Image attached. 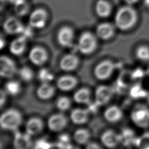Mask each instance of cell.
Listing matches in <instances>:
<instances>
[{
    "label": "cell",
    "instance_id": "cell-31",
    "mask_svg": "<svg viewBox=\"0 0 149 149\" xmlns=\"http://www.w3.org/2000/svg\"><path fill=\"white\" fill-rule=\"evenodd\" d=\"M56 108L61 111L68 110L71 106V100L66 96L59 97L56 102Z\"/></svg>",
    "mask_w": 149,
    "mask_h": 149
},
{
    "label": "cell",
    "instance_id": "cell-27",
    "mask_svg": "<svg viewBox=\"0 0 149 149\" xmlns=\"http://www.w3.org/2000/svg\"><path fill=\"white\" fill-rule=\"evenodd\" d=\"M135 57L142 63H149V46L147 45L138 46L135 50Z\"/></svg>",
    "mask_w": 149,
    "mask_h": 149
},
{
    "label": "cell",
    "instance_id": "cell-13",
    "mask_svg": "<svg viewBox=\"0 0 149 149\" xmlns=\"http://www.w3.org/2000/svg\"><path fill=\"white\" fill-rule=\"evenodd\" d=\"M15 149H30L33 146V141L31 136L27 134L15 131L13 143Z\"/></svg>",
    "mask_w": 149,
    "mask_h": 149
},
{
    "label": "cell",
    "instance_id": "cell-29",
    "mask_svg": "<svg viewBox=\"0 0 149 149\" xmlns=\"http://www.w3.org/2000/svg\"><path fill=\"white\" fill-rule=\"evenodd\" d=\"M134 146L137 149H149V130H146L137 136Z\"/></svg>",
    "mask_w": 149,
    "mask_h": 149
},
{
    "label": "cell",
    "instance_id": "cell-2",
    "mask_svg": "<svg viewBox=\"0 0 149 149\" xmlns=\"http://www.w3.org/2000/svg\"><path fill=\"white\" fill-rule=\"evenodd\" d=\"M130 118L133 123L144 130L149 129V105L146 103H138L132 108Z\"/></svg>",
    "mask_w": 149,
    "mask_h": 149
},
{
    "label": "cell",
    "instance_id": "cell-22",
    "mask_svg": "<svg viewBox=\"0 0 149 149\" xmlns=\"http://www.w3.org/2000/svg\"><path fill=\"white\" fill-rule=\"evenodd\" d=\"M55 87L49 83H42L37 88L36 94L41 100H47L51 98L55 94Z\"/></svg>",
    "mask_w": 149,
    "mask_h": 149
},
{
    "label": "cell",
    "instance_id": "cell-7",
    "mask_svg": "<svg viewBox=\"0 0 149 149\" xmlns=\"http://www.w3.org/2000/svg\"><path fill=\"white\" fill-rule=\"evenodd\" d=\"M47 20V12L42 8L33 10L30 15L29 22L30 27L35 29L43 28Z\"/></svg>",
    "mask_w": 149,
    "mask_h": 149
},
{
    "label": "cell",
    "instance_id": "cell-23",
    "mask_svg": "<svg viewBox=\"0 0 149 149\" xmlns=\"http://www.w3.org/2000/svg\"><path fill=\"white\" fill-rule=\"evenodd\" d=\"M97 15L101 17L109 16L112 11V6L107 0H98L95 6Z\"/></svg>",
    "mask_w": 149,
    "mask_h": 149
},
{
    "label": "cell",
    "instance_id": "cell-33",
    "mask_svg": "<svg viewBox=\"0 0 149 149\" xmlns=\"http://www.w3.org/2000/svg\"><path fill=\"white\" fill-rule=\"evenodd\" d=\"M19 74L20 78L24 81H30L34 77V73L32 69L26 66H23L19 70Z\"/></svg>",
    "mask_w": 149,
    "mask_h": 149
},
{
    "label": "cell",
    "instance_id": "cell-16",
    "mask_svg": "<svg viewBox=\"0 0 149 149\" xmlns=\"http://www.w3.org/2000/svg\"><path fill=\"white\" fill-rule=\"evenodd\" d=\"M78 84L77 78L72 75H63L58 78L56 81L57 87L63 91L73 90Z\"/></svg>",
    "mask_w": 149,
    "mask_h": 149
},
{
    "label": "cell",
    "instance_id": "cell-19",
    "mask_svg": "<svg viewBox=\"0 0 149 149\" xmlns=\"http://www.w3.org/2000/svg\"><path fill=\"white\" fill-rule=\"evenodd\" d=\"M104 117L107 121L110 123H116L122 119L123 112L117 105L108 107L104 112Z\"/></svg>",
    "mask_w": 149,
    "mask_h": 149
},
{
    "label": "cell",
    "instance_id": "cell-30",
    "mask_svg": "<svg viewBox=\"0 0 149 149\" xmlns=\"http://www.w3.org/2000/svg\"><path fill=\"white\" fill-rule=\"evenodd\" d=\"M20 84L16 80H10L5 86V91L13 96L17 95L20 92Z\"/></svg>",
    "mask_w": 149,
    "mask_h": 149
},
{
    "label": "cell",
    "instance_id": "cell-18",
    "mask_svg": "<svg viewBox=\"0 0 149 149\" xmlns=\"http://www.w3.org/2000/svg\"><path fill=\"white\" fill-rule=\"evenodd\" d=\"M115 26L110 23L104 22L98 24L96 28L97 36L104 40H107L113 36Z\"/></svg>",
    "mask_w": 149,
    "mask_h": 149
},
{
    "label": "cell",
    "instance_id": "cell-1",
    "mask_svg": "<svg viewBox=\"0 0 149 149\" xmlns=\"http://www.w3.org/2000/svg\"><path fill=\"white\" fill-rule=\"evenodd\" d=\"M138 14L130 5L123 6L117 10L115 16V24L120 30L126 31L132 29L137 23Z\"/></svg>",
    "mask_w": 149,
    "mask_h": 149
},
{
    "label": "cell",
    "instance_id": "cell-9",
    "mask_svg": "<svg viewBox=\"0 0 149 149\" xmlns=\"http://www.w3.org/2000/svg\"><path fill=\"white\" fill-rule=\"evenodd\" d=\"M113 90L111 87L101 85L98 86L95 91V102L97 105H104L109 102L112 98Z\"/></svg>",
    "mask_w": 149,
    "mask_h": 149
},
{
    "label": "cell",
    "instance_id": "cell-36",
    "mask_svg": "<svg viewBox=\"0 0 149 149\" xmlns=\"http://www.w3.org/2000/svg\"><path fill=\"white\" fill-rule=\"evenodd\" d=\"M85 149H102L101 147L95 142H90L87 144Z\"/></svg>",
    "mask_w": 149,
    "mask_h": 149
},
{
    "label": "cell",
    "instance_id": "cell-42",
    "mask_svg": "<svg viewBox=\"0 0 149 149\" xmlns=\"http://www.w3.org/2000/svg\"><path fill=\"white\" fill-rule=\"evenodd\" d=\"M146 73H147V76L149 79V65H148L147 69H146Z\"/></svg>",
    "mask_w": 149,
    "mask_h": 149
},
{
    "label": "cell",
    "instance_id": "cell-8",
    "mask_svg": "<svg viewBox=\"0 0 149 149\" xmlns=\"http://www.w3.org/2000/svg\"><path fill=\"white\" fill-rule=\"evenodd\" d=\"M68 123L66 116L61 113L53 114L49 116L47 121L48 129L52 132H58L66 127Z\"/></svg>",
    "mask_w": 149,
    "mask_h": 149
},
{
    "label": "cell",
    "instance_id": "cell-20",
    "mask_svg": "<svg viewBox=\"0 0 149 149\" xmlns=\"http://www.w3.org/2000/svg\"><path fill=\"white\" fill-rule=\"evenodd\" d=\"M89 111L83 108H75L70 112V120L76 125L86 123L88 119Z\"/></svg>",
    "mask_w": 149,
    "mask_h": 149
},
{
    "label": "cell",
    "instance_id": "cell-28",
    "mask_svg": "<svg viewBox=\"0 0 149 149\" xmlns=\"http://www.w3.org/2000/svg\"><path fill=\"white\" fill-rule=\"evenodd\" d=\"M147 93L148 91L140 83L134 84L130 89V95L135 99H146Z\"/></svg>",
    "mask_w": 149,
    "mask_h": 149
},
{
    "label": "cell",
    "instance_id": "cell-32",
    "mask_svg": "<svg viewBox=\"0 0 149 149\" xmlns=\"http://www.w3.org/2000/svg\"><path fill=\"white\" fill-rule=\"evenodd\" d=\"M14 10L19 16L26 15L29 10V6L26 0L14 5Z\"/></svg>",
    "mask_w": 149,
    "mask_h": 149
},
{
    "label": "cell",
    "instance_id": "cell-6",
    "mask_svg": "<svg viewBox=\"0 0 149 149\" xmlns=\"http://www.w3.org/2000/svg\"><path fill=\"white\" fill-rule=\"evenodd\" d=\"M17 68L15 62L6 55L0 58V75L2 77L10 79L16 73Z\"/></svg>",
    "mask_w": 149,
    "mask_h": 149
},
{
    "label": "cell",
    "instance_id": "cell-17",
    "mask_svg": "<svg viewBox=\"0 0 149 149\" xmlns=\"http://www.w3.org/2000/svg\"><path fill=\"white\" fill-rule=\"evenodd\" d=\"M43 127L44 123L41 119L37 117H33L26 122L25 130L26 132L31 136L41 133L43 129Z\"/></svg>",
    "mask_w": 149,
    "mask_h": 149
},
{
    "label": "cell",
    "instance_id": "cell-41",
    "mask_svg": "<svg viewBox=\"0 0 149 149\" xmlns=\"http://www.w3.org/2000/svg\"><path fill=\"white\" fill-rule=\"evenodd\" d=\"M146 100L147 101V104L149 105V91H148L147 95V97L146 98Z\"/></svg>",
    "mask_w": 149,
    "mask_h": 149
},
{
    "label": "cell",
    "instance_id": "cell-24",
    "mask_svg": "<svg viewBox=\"0 0 149 149\" xmlns=\"http://www.w3.org/2000/svg\"><path fill=\"white\" fill-rule=\"evenodd\" d=\"M120 143L126 147L134 146L138 136L136 135L135 132L131 129L125 128L120 134Z\"/></svg>",
    "mask_w": 149,
    "mask_h": 149
},
{
    "label": "cell",
    "instance_id": "cell-35",
    "mask_svg": "<svg viewBox=\"0 0 149 149\" xmlns=\"http://www.w3.org/2000/svg\"><path fill=\"white\" fill-rule=\"evenodd\" d=\"M42 149H64V148L59 142L52 143L46 142Z\"/></svg>",
    "mask_w": 149,
    "mask_h": 149
},
{
    "label": "cell",
    "instance_id": "cell-40",
    "mask_svg": "<svg viewBox=\"0 0 149 149\" xmlns=\"http://www.w3.org/2000/svg\"><path fill=\"white\" fill-rule=\"evenodd\" d=\"M67 149H80V148H78V147H74V146H72V145L71 144L69 147H68L67 148Z\"/></svg>",
    "mask_w": 149,
    "mask_h": 149
},
{
    "label": "cell",
    "instance_id": "cell-10",
    "mask_svg": "<svg viewBox=\"0 0 149 149\" xmlns=\"http://www.w3.org/2000/svg\"><path fill=\"white\" fill-rule=\"evenodd\" d=\"M48 53L47 51L40 46L33 47L29 54V58L30 62L36 66H42L48 60Z\"/></svg>",
    "mask_w": 149,
    "mask_h": 149
},
{
    "label": "cell",
    "instance_id": "cell-26",
    "mask_svg": "<svg viewBox=\"0 0 149 149\" xmlns=\"http://www.w3.org/2000/svg\"><path fill=\"white\" fill-rule=\"evenodd\" d=\"M91 137L90 132L83 128L77 129L73 134V139L79 144L84 145L88 144Z\"/></svg>",
    "mask_w": 149,
    "mask_h": 149
},
{
    "label": "cell",
    "instance_id": "cell-39",
    "mask_svg": "<svg viewBox=\"0 0 149 149\" xmlns=\"http://www.w3.org/2000/svg\"><path fill=\"white\" fill-rule=\"evenodd\" d=\"M23 1H24V0H7V1L9 2L10 3L13 4V5H15L16 3H17L20 2H22Z\"/></svg>",
    "mask_w": 149,
    "mask_h": 149
},
{
    "label": "cell",
    "instance_id": "cell-3",
    "mask_svg": "<svg viewBox=\"0 0 149 149\" xmlns=\"http://www.w3.org/2000/svg\"><path fill=\"white\" fill-rule=\"evenodd\" d=\"M23 120L22 115L16 109H9L3 112L0 118L2 129L7 130L16 131Z\"/></svg>",
    "mask_w": 149,
    "mask_h": 149
},
{
    "label": "cell",
    "instance_id": "cell-12",
    "mask_svg": "<svg viewBox=\"0 0 149 149\" xmlns=\"http://www.w3.org/2000/svg\"><path fill=\"white\" fill-rule=\"evenodd\" d=\"M74 31L69 26H63L59 29L57 34V40L59 44L63 47H70L74 40Z\"/></svg>",
    "mask_w": 149,
    "mask_h": 149
},
{
    "label": "cell",
    "instance_id": "cell-38",
    "mask_svg": "<svg viewBox=\"0 0 149 149\" xmlns=\"http://www.w3.org/2000/svg\"><path fill=\"white\" fill-rule=\"evenodd\" d=\"M139 0H124V1L127 4V5H132L134 3H136Z\"/></svg>",
    "mask_w": 149,
    "mask_h": 149
},
{
    "label": "cell",
    "instance_id": "cell-25",
    "mask_svg": "<svg viewBox=\"0 0 149 149\" xmlns=\"http://www.w3.org/2000/svg\"><path fill=\"white\" fill-rule=\"evenodd\" d=\"M90 90L86 87H82L74 93L73 95V100L78 104H90Z\"/></svg>",
    "mask_w": 149,
    "mask_h": 149
},
{
    "label": "cell",
    "instance_id": "cell-11",
    "mask_svg": "<svg viewBox=\"0 0 149 149\" xmlns=\"http://www.w3.org/2000/svg\"><path fill=\"white\" fill-rule=\"evenodd\" d=\"M3 28L5 33L9 34H17L22 33L24 27L19 18L9 17L3 22Z\"/></svg>",
    "mask_w": 149,
    "mask_h": 149
},
{
    "label": "cell",
    "instance_id": "cell-14",
    "mask_svg": "<svg viewBox=\"0 0 149 149\" xmlns=\"http://www.w3.org/2000/svg\"><path fill=\"white\" fill-rule=\"evenodd\" d=\"M102 144L108 148H113L120 143V134H117L112 130H107L100 137Z\"/></svg>",
    "mask_w": 149,
    "mask_h": 149
},
{
    "label": "cell",
    "instance_id": "cell-5",
    "mask_svg": "<svg viewBox=\"0 0 149 149\" xmlns=\"http://www.w3.org/2000/svg\"><path fill=\"white\" fill-rule=\"evenodd\" d=\"M115 67V64L110 60L107 59L101 61L94 68V76L98 80H107L112 75Z\"/></svg>",
    "mask_w": 149,
    "mask_h": 149
},
{
    "label": "cell",
    "instance_id": "cell-37",
    "mask_svg": "<svg viewBox=\"0 0 149 149\" xmlns=\"http://www.w3.org/2000/svg\"><path fill=\"white\" fill-rule=\"evenodd\" d=\"M6 91H3V90H1V95H0V102H1V107L2 108L3 104L5 103L6 101Z\"/></svg>",
    "mask_w": 149,
    "mask_h": 149
},
{
    "label": "cell",
    "instance_id": "cell-15",
    "mask_svg": "<svg viewBox=\"0 0 149 149\" xmlns=\"http://www.w3.org/2000/svg\"><path fill=\"white\" fill-rule=\"evenodd\" d=\"M79 59L74 54H68L65 55L61 59L59 67L61 70L65 72L74 70L79 66Z\"/></svg>",
    "mask_w": 149,
    "mask_h": 149
},
{
    "label": "cell",
    "instance_id": "cell-34",
    "mask_svg": "<svg viewBox=\"0 0 149 149\" xmlns=\"http://www.w3.org/2000/svg\"><path fill=\"white\" fill-rule=\"evenodd\" d=\"M39 79L42 83H48L50 80H52V74L46 69H41L38 73Z\"/></svg>",
    "mask_w": 149,
    "mask_h": 149
},
{
    "label": "cell",
    "instance_id": "cell-21",
    "mask_svg": "<svg viewBox=\"0 0 149 149\" xmlns=\"http://www.w3.org/2000/svg\"><path fill=\"white\" fill-rule=\"evenodd\" d=\"M26 48V38L23 36L14 39L10 43L9 50L16 56H20L24 53Z\"/></svg>",
    "mask_w": 149,
    "mask_h": 149
},
{
    "label": "cell",
    "instance_id": "cell-4",
    "mask_svg": "<svg viewBox=\"0 0 149 149\" xmlns=\"http://www.w3.org/2000/svg\"><path fill=\"white\" fill-rule=\"evenodd\" d=\"M97 47V40L95 36L89 31L83 33L78 40L77 48L79 51L84 55L92 54Z\"/></svg>",
    "mask_w": 149,
    "mask_h": 149
},
{
    "label": "cell",
    "instance_id": "cell-43",
    "mask_svg": "<svg viewBox=\"0 0 149 149\" xmlns=\"http://www.w3.org/2000/svg\"><path fill=\"white\" fill-rule=\"evenodd\" d=\"M127 149H130V148H127Z\"/></svg>",
    "mask_w": 149,
    "mask_h": 149
}]
</instances>
